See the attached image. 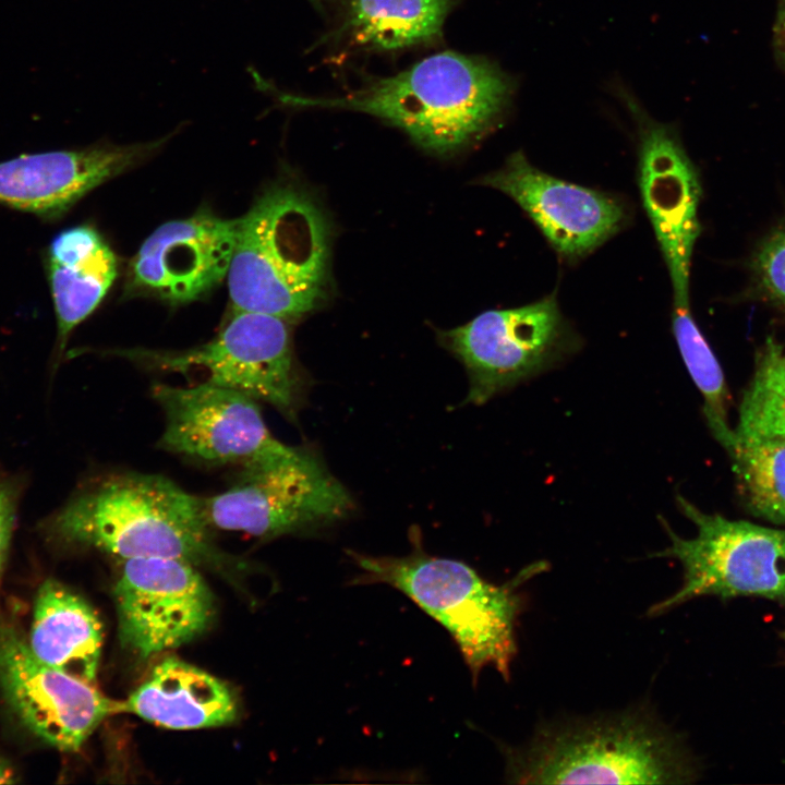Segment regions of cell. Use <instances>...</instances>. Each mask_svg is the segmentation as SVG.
Listing matches in <instances>:
<instances>
[{
	"label": "cell",
	"instance_id": "1",
	"mask_svg": "<svg viewBox=\"0 0 785 785\" xmlns=\"http://www.w3.org/2000/svg\"><path fill=\"white\" fill-rule=\"evenodd\" d=\"M511 86L485 58L456 51L431 55L385 77L335 97L278 93L293 107L371 114L404 131L422 148L449 155L486 133L506 109Z\"/></svg>",
	"mask_w": 785,
	"mask_h": 785
},
{
	"label": "cell",
	"instance_id": "2",
	"mask_svg": "<svg viewBox=\"0 0 785 785\" xmlns=\"http://www.w3.org/2000/svg\"><path fill=\"white\" fill-rule=\"evenodd\" d=\"M331 229L311 194L275 183L239 218L227 275L232 312L289 323L319 306L330 281Z\"/></svg>",
	"mask_w": 785,
	"mask_h": 785
},
{
	"label": "cell",
	"instance_id": "3",
	"mask_svg": "<svg viewBox=\"0 0 785 785\" xmlns=\"http://www.w3.org/2000/svg\"><path fill=\"white\" fill-rule=\"evenodd\" d=\"M519 784H688L699 766L680 736L644 708L540 725L520 748L504 750Z\"/></svg>",
	"mask_w": 785,
	"mask_h": 785
},
{
	"label": "cell",
	"instance_id": "4",
	"mask_svg": "<svg viewBox=\"0 0 785 785\" xmlns=\"http://www.w3.org/2000/svg\"><path fill=\"white\" fill-rule=\"evenodd\" d=\"M408 555L370 556L349 552L359 567L354 584L396 588L443 625L458 645L475 684L492 666L508 680L517 654L516 623L523 608L519 588L548 568L535 561L510 581L495 584L469 565L426 554L419 539Z\"/></svg>",
	"mask_w": 785,
	"mask_h": 785
},
{
	"label": "cell",
	"instance_id": "5",
	"mask_svg": "<svg viewBox=\"0 0 785 785\" xmlns=\"http://www.w3.org/2000/svg\"><path fill=\"white\" fill-rule=\"evenodd\" d=\"M64 542L119 558L171 557L219 566L202 497L159 474L113 473L73 498L57 516Z\"/></svg>",
	"mask_w": 785,
	"mask_h": 785
},
{
	"label": "cell",
	"instance_id": "6",
	"mask_svg": "<svg viewBox=\"0 0 785 785\" xmlns=\"http://www.w3.org/2000/svg\"><path fill=\"white\" fill-rule=\"evenodd\" d=\"M677 503L697 533L685 539L661 519L671 544L652 556L677 559L684 578L673 595L649 608V616L662 615L705 595H753L785 602L784 529L704 512L683 496L677 497Z\"/></svg>",
	"mask_w": 785,
	"mask_h": 785
},
{
	"label": "cell",
	"instance_id": "7",
	"mask_svg": "<svg viewBox=\"0 0 785 785\" xmlns=\"http://www.w3.org/2000/svg\"><path fill=\"white\" fill-rule=\"evenodd\" d=\"M289 322L269 314L232 312L208 342L185 350L120 349L113 355L147 369L203 375L202 383L230 388L264 401L294 419L303 376Z\"/></svg>",
	"mask_w": 785,
	"mask_h": 785
},
{
	"label": "cell",
	"instance_id": "8",
	"mask_svg": "<svg viewBox=\"0 0 785 785\" xmlns=\"http://www.w3.org/2000/svg\"><path fill=\"white\" fill-rule=\"evenodd\" d=\"M202 506L212 529L273 539L339 521L354 505L319 458L303 449L286 462L240 470L226 491L202 497Z\"/></svg>",
	"mask_w": 785,
	"mask_h": 785
},
{
	"label": "cell",
	"instance_id": "9",
	"mask_svg": "<svg viewBox=\"0 0 785 785\" xmlns=\"http://www.w3.org/2000/svg\"><path fill=\"white\" fill-rule=\"evenodd\" d=\"M152 396L165 415L157 446L209 466L261 468L297 458L268 430L257 400L230 388L198 383L174 387L156 383Z\"/></svg>",
	"mask_w": 785,
	"mask_h": 785
},
{
	"label": "cell",
	"instance_id": "10",
	"mask_svg": "<svg viewBox=\"0 0 785 785\" xmlns=\"http://www.w3.org/2000/svg\"><path fill=\"white\" fill-rule=\"evenodd\" d=\"M440 340L463 363L469 377L466 401L475 404L554 366L577 342L555 295L483 312L442 333Z\"/></svg>",
	"mask_w": 785,
	"mask_h": 785
},
{
	"label": "cell",
	"instance_id": "11",
	"mask_svg": "<svg viewBox=\"0 0 785 785\" xmlns=\"http://www.w3.org/2000/svg\"><path fill=\"white\" fill-rule=\"evenodd\" d=\"M113 595L120 639L142 657L190 642L215 614L195 565L178 558L123 559Z\"/></svg>",
	"mask_w": 785,
	"mask_h": 785
},
{
	"label": "cell",
	"instance_id": "12",
	"mask_svg": "<svg viewBox=\"0 0 785 785\" xmlns=\"http://www.w3.org/2000/svg\"><path fill=\"white\" fill-rule=\"evenodd\" d=\"M0 688L22 723L61 751L80 750L108 715L120 713V702L95 684L40 662L8 620H0Z\"/></svg>",
	"mask_w": 785,
	"mask_h": 785
},
{
	"label": "cell",
	"instance_id": "13",
	"mask_svg": "<svg viewBox=\"0 0 785 785\" xmlns=\"http://www.w3.org/2000/svg\"><path fill=\"white\" fill-rule=\"evenodd\" d=\"M639 188L668 269L674 305H690L691 258L701 229V184L675 132L644 116L639 126Z\"/></svg>",
	"mask_w": 785,
	"mask_h": 785
},
{
	"label": "cell",
	"instance_id": "14",
	"mask_svg": "<svg viewBox=\"0 0 785 785\" xmlns=\"http://www.w3.org/2000/svg\"><path fill=\"white\" fill-rule=\"evenodd\" d=\"M480 182L511 197L568 261L592 253L627 219L617 198L545 173L521 152L511 154L502 168Z\"/></svg>",
	"mask_w": 785,
	"mask_h": 785
},
{
	"label": "cell",
	"instance_id": "15",
	"mask_svg": "<svg viewBox=\"0 0 785 785\" xmlns=\"http://www.w3.org/2000/svg\"><path fill=\"white\" fill-rule=\"evenodd\" d=\"M238 224L200 210L159 226L130 263L128 290L172 304L201 299L227 278Z\"/></svg>",
	"mask_w": 785,
	"mask_h": 785
},
{
	"label": "cell",
	"instance_id": "16",
	"mask_svg": "<svg viewBox=\"0 0 785 785\" xmlns=\"http://www.w3.org/2000/svg\"><path fill=\"white\" fill-rule=\"evenodd\" d=\"M168 137L130 145L26 154L0 162V204L57 216L158 150Z\"/></svg>",
	"mask_w": 785,
	"mask_h": 785
},
{
	"label": "cell",
	"instance_id": "17",
	"mask_svg": "<svg viewBox=\"0 0 785 785\" xmlns=\"http://www.w3.org/2000/svg\"><path fill=\"white\" fill-rule=\"evenodd\" d=\"M120 712L133 713L166 728L194 729L232 723L237 703L224 681L186 662L168 657L120 702Z\"/></svg>",
	"mask_w": 785,
	"mask_h": 785
},
{
	"label": "cell",
	"instance_id": "18",
	"mask_svg": "<svg viewBox=\"0 0 785 785\" xmlns=\"http://www.w3.org/2000/svg\"><path fill=\"white\" fill-rule=\"evenodd\" d=\"M47 271L62 350L72 330L108 293L118 275V261L102 235L82 225L52 239Z\"/></svg>",
	"mask_w": 785,
	"mask_h": 785
},
{
	"label": "cell",
	"instance_id": "19",
	"mask_svg": "<svg viewBox=\"0 0 785 785\" xmlns=\"http://www.w3.org/2000/svg\"><path fill=\"white\" fill-rule=\"evenodd\" d=\"M460 0H333L327 35L345 47L398 52L442 39L444 23Z\"/></svg>",
	"mask_w": 785,
	"mask_h": 785
},
{
	"label": "cell",
	"instance_id": "20",
	"mask_svg": "<svg viewBox=\"0 0 785 785\" xmlns=\"http://www.w3.org/2000/svg\"><path fill=\"white\" fill-rule=\"evenodd\" d=\"M27 645L46 665L95 684L102 626L95 609L60 582L39 587Z\"/></svg>",
	"mask_w": 785,
	"mask_h": 785
},
{
	"label": "cell",
	"instance_id": "21",
	"mask_svg": "<svg viewBox=\"0 0 785 785\" xmlns=\"http://www.w3.org/2000/svg\"><path fill=\"white\" fill-rule=\"evenodd\" d=\"M750 510L785 524V438L739 439L727 452Z\"/></svg>",
	"mask_w": 785,
	"mask_h": 785
},
{
	"label": "cell",
	"instance_id": "22",
	"mask_svg": "<svg viewBox=\"0 0 785 785\" xmlns=\"http://www.w3.org/2000/svg\"><path fill=\"white\" fill-rule=\"evenodd\" d=\"M672 326L683 361L703 397L708 426L728 452L736 436L727 422V389L721 365L697 326L690 305L673 306Z\"/></svg>",
	"mask_w": 785,
	"mask_h": 785
},
{
	"label": "cell",
	"instance_id": "23",
	"mask_svg": "<svg viewBox=\"0 0 785 785\" xmlns=\"http://www.w3.org/2000/svg\"><path fill=\"white\" fill-rule=\"evenodd\" d=\"M739 439L785 438V351L769 338L739 406Z\"/></svg>",
	"mask_w": 785,
	"mask_h": 785
},
{
	"label": "cell",
	"instance_id": "24",
	"mask_svg": "<svg viewBox=\"0 0 785 785\" xmlns=\"http://www.w3.org/2000/svg\"><path fill=\"white\" fill-rule=\"evenodd\" d=\"M750 262L756 294L785 312V220L761 240Z\"/></svg>",
	"mask_w": 785,
	"mask_h": 785
},
{
	"label": "cell",
	"instance_id": "25",
	"mask_svg": "<svg viewBox=\"0 0 785 785\" xmlns=\"http://www.w3.org/2000/svg\"><path fill=\"white\" fill-rule=\"evenodd\" d=\"M15 520V505L9 490L0 485V583Z\"/></svg>",
	"mask_w": 785,
	"mask_h": 785
},
{
	"label": "cell",
	"instance_id": "26",
	"mask_svg": "<svg viewBox=\"0 0 785 785\" xmlns=\"http://www.w3.org/2000/svg\"><path fill=\"white\" fill-rule=\"evenodd\" d=\"M772 46L777 64L785 70V0H776Z\"/></svg>",
	"mask_w": 785,
	"mask_h": 785
},
{
	"label": "cell",
	"instance_id": "27",
	"mask_svg": "<svg viewBox=\"0 0 785 785\" xmlns=\"http://www.w3.org/2000/svg\"><path fill=\"white\" fill-rule=\"evenodd\" d=\"M14 770L10 763L0 757V784H12L16 782Z\"/></svg>",
	"mask_w": 785,
	"mask_h": 785
},
{
	"label": "cell",
	"instance_id": "28",
	"mask_svg": "<svg viewBox=\"0 0 785 785\" xmlns=\"http://www.w3.org/2000/svg\"><path fill=\"white\" fill-rule=\"evenodd\" d=\"M317 10L323 9L322 0H309Z\"/></svg>",
	"mask_w": 785,
	"mask_h": 785
},
{
	"label": "cell",
	"instance_id": "29",
	"mask_svg": "<svg viewBox=\"0 0 785 785\" xmlns=\"http://www.w3.org/2000/svg\"><path fill=\"white\" fill-rule=\"evenodd\" d=\"M783 638L785 639V632H784V635H783Z\"/></svg>",
	"mask_w": 785,
	"mask_h": 785
}]
</instances>
